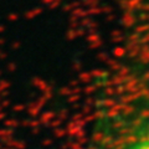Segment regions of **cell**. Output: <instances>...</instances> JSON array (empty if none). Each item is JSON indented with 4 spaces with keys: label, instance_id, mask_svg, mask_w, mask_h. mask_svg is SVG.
I'll use <instances>...</instances> for the list:
<instances>
[{
    "label": "cell",
    "instance_id": "cell-1",
    "mask_svg": "<svg viewBox=\"0 0 149 149\" xmlns=\"http://www.w3.org/2000/svg\"><path fill=\"white\" fill-rule=\"evenodd\" d=\"M114 149H149V112L136 118Z\"/></svg>",
    "mask_w": 149,
    "mask_h": 149
}]
</instances>
